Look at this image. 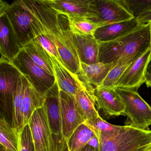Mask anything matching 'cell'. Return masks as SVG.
Returning <instances> with one entry per match:
<instances>
[{
	"mask_svg": "<svg viewBox=\"0 0 151 151\" xmlns=\"http://www.w3.org/2000/svg\"><path fill=\"white\" fill-rule=\"evenodd\" d=\"M53 137L54 151H69L67 140L63 137Z\"/></svg>",
	"mask_w": 151,
	"mask_h": 151,
	"instance_id": "obj_32",
	"label": "cell"
},
{
	"mask_svg": "<svg viewBox=\"0 0 151 151\" xmlns=\"http://www.w3.org/2000/svg\"><path fill=\"white\" fill-rule=\"evenodd\" d=\"M50 56L54 75L59 89L75 97L82 81L77 75L70 72L65 65Z\"/></svg>",
	"mask_w": 151,
	"mask_h": 151,
	"instance_id": "obj_19",
	"label": "cell"
},
{
	"mask_svg": "<svg viewBox=\"0 0 151 151\" xmlns=\"http://www.w3.org/2000/svg\"><path fill=\"white\" fill-rule=\"evenodd\" d=\"M151 151V149H149V150H148V151Z\"/></svg>",
	"mask_w": 151,
	"mask_h": 151,
	"instance_id": "obj_40",
	"label": "cell"
},
{
	"mask_svg": "<svg viewBox=\"0 0 151 151\" xmlns=\"http://www.w3.org/2000/svg\"><path fill=\"white\" fill-rule=\"evenodd\" d=\"M99 62L110 63L128 58L151 48L150 23L121 38L108 42H99Z\"/></svg>",
	"mask_w": 151,
	"mask_h": 151,
	"instance_id": "obj_2",
	"label": "cell"
},
{
	"mask_svg": "<svg viewBox=\"0 0 151 151\" xmlns=\"http://www.w3.org/2000/svg\"><path fill=\"white\" fill-rule=\"evenodd\" d=\"M22 49L35 64L54 76L51 56L40 44L33 40Z\"/></svg>",
	"mask_w": 151,
	"mask_h": 151,
	"instance_id": "obj_23",
	"label": "cell"
},
{
	"mask_svg": "<svg viewBox=\"0 0 151 151\" xmlns=\"http://www.w3.org/2000/svg\"><path fill=\"white\" fill-rule=\"evenodd\" d=\"M68 22L69 28L72 33L91 35L94 33L99 28L106 24L94 22L87 17L80 16L66 15Z\"/></svg>",
	"mask_w": 151,
	"mask_h": 151,
	"instance_id": "obj_26",
	"label": "cell"
},
{
	"mask_svg": "<svg viewBox=\"0 0 151 151\" xmlns=\"http://www.w3.org/2000/svg\"><path fill=\"white\" fill-rule=\"evenodd\" d=\"M9 5L6 1H3L2 0L0 1V16L5 14Z\"/></svg>",
	"mask_w": 151,
	"mask_h": 151,
	"instance_id": "obj_34",
	"label": "cell"
},
{
	"mask_svg": "<svg viewBox=\"0 0 151 151\" xmlns=\"http://www.w3.org/2000/svg\"><path fill=\"white\" fill-rule=\"evenodd\" d=\"M145 77H151V58L148 63L146 70Z\"/></svg>",
	"mask_w": 151,
	"mask_h": 151,
	"instance_id": "obj_35",
	"label": "cell"
},
{
	"mask_svg": "<svg viewBox=\"0 0 151 151\" xmlns=\"http://www.w3.org/2000/svg\"><path fill=\"white\" fill-rule=\"evenodd\" d=\"M94 4L96 12L94 22L107 25L135 17L121 0H94Z\"/></svg>",
	"mask_w": 151,
	"mask_h": 151,
	"instance_id": "obj_9",
	"label": "cell"
},
{
	"mask_svg": "<svg viewBox=\"0 0 151 151\" xmlns=\"http://www.w3.org/2000/svg\"><path fill=\"white\" fill-rule=\"evenodd\" d=\"M19 145L18 151H36L30 127L26 124L19 133Z\"/></svg>",
	"mask_w": 151,
	"mask_h": 151,
	"instance_id": "obj_30",
	"label": "cell"
},
{
	"mask_svg": "<svg viewBox=\"0 0 151 151\" xmlns=\"http://www.w3.org/2000/svg\"><path fill=\"white\" fill-rule=\"evenodd\" d=\"M151 58L150 49L128 67L118 80L116 87L138 89L145 83L146 70Z\"/></svg>",
	"mask_w": 151,
	"mask_h": 151,
	"instance_id": "obj_12",
	"label": "cell"
},
{
	"mask_svg": "<svg viewBox=\"0 0 151 151\" xmlns=\"http://www.w3.org/2000/svg\"><path fill=\"white\" fill-rule=\"evenodd\" d=\"M94 95L97 109L108 117L123 115L125 106L117 88L95 87Z\"/></svg>",
	"mask_w": 151,
	"mask_h": 151,
	"instance_id": "obj_11",
	"label": "cell"
},
{
	"mask_svg": "<svg viewBox=\"0 0 151 151\" xmlns=\"http://www.w3.org/2000/svg\"><path fill=\"white\" fill-rule=\"evenodd\" d=\"M116 62L104 63L99 62L86 64L80 62V73L78 77L88 91L94 93L95 87L101 86L109 71Z\"/></svg>",
	"mask_w": 151,
	"mask_h": 151,
	"instance_id": "obj_15",
	"label": "cell"
},
{
	"mask_svg": "<svg viewBox=\"0 0 151 151\" xmlns=\"http://www.w3.org/2000/svg\"><path fill=\"white\" fill-rule=\"evenodd\" d=\"M150 23V32H151V48H150V50L151 51V22Z\"/></svg>",
	"mask_w": 151,
	"mask_h": 151,
	"instance_id": "obj_39",
	"label": "cell"
},
{
	"mask_svg": "<svg viewBox=\"0 0 151 151\" xmlns=\"http://www.w3.org/2000/svg\"><path fill=\"white\" fill-rule=\"evenodd\" d=\"M6 14L0 16V52L1 57L11 62L22 50Z\"/></svg>",
	"mask_w": 151,
	"mask_h": 151,
	"instance_id": "obj_16",
	"label": "cell"
},
{
	"mask_svg": "<svg viewBox=\"0 0 151 151\" xmlns=\"http://www.w3.org/2000/svg\"><path fill=\"white\" fill-rule=\"evenodd\" d=\"M29 124L36 151H54V140L44 106L34 112Z\"/></svg>",
	"mask_w": 151,
	"mask_h": 151,
	"instance_id": "obj_7",
	"label": "cell"
},
{
	"mask_svg": "<svg viewBox=\"0 0 151 151\" xmlns=\"http://www.w3.org/2000/svg\"><path fill=\"white\" fill-rule=\"evenodd\" d=\"M145 24L139 22L134 17L128 21L101 26L95 32L94 37L99 42H108L121 38L143 27Z\"/></svg>",
	"mask_w": 151,
	"mask_h": 151,
	"instance_id": "obj_14",
	"label": "cell"
},
{
	"mask_svg": "<svg viewBox=\"0 0 151 151\" xmlns=\"http://www.w3.org/2000/svg\"><path fill=\"white\" fill-rule=\"evenodd\" d=\"M0 151H6V150H5V149H3L2 147H0Z\"/></svg>",
	"mask_w": 151,
	"mask_h": 151,
	"instance_id": "obj_38",
	"label": "cell"
},
{
	"mask_svg": "<svg viewBox=\"0 0 151 151\" xmlns=\"http://www.w3.org/2000/svg\"><path fill=\"white\" fill-rule=\"evenodd\" d=\"M30 11L42 26L47 37L57 47L66 68L75 75H80V61L70 28H62L59 14L53 9L46 0L24 1Z\"/></svg>",
	"mask_w": 151,
	"mask_h": 151,
	"instance_id": "obj_1",
	"label": "cell"
},
{
	"mask_svg": "<svg viewBox=\"0 0 151 151\" xmlns=\"http://www.w3.org/2000/svg\"><path fill=\"white\" fill-rule=\"evenodd\" d=\"M123 5L137 17L146 12L151 11V0H121Z\"/></svg>",
	"mask_w": 151,
	"mask_h": 151,
	"instance_id": "obj_29",
	"label": "cell"
},
{
	"mask_svg": "<svg viewBox=\"0 0 151 151\" xmlns=\"http://www.w3.org/2000/svg\"><path fill=\"white\" fill-rule=\"evenodd\" d=\"M27 85L24 96L22 114L24 124H29L32 114L37 109L44 106L45 94L40 93L27 79Z\"/></svg>",
	"mask_w": 151,
	"mask_h": 151,
	"instance_id": "obj_22",
	"label": "cell"
},
{
	"mask_svg": "<svg viewBox=\"0 0 151 151\" xmlns=\"http://www.w3.org/2000/svg\"><path fill=\"white\" fill-rule=\"evenodd\" d=\"M85 123L93 129L96 133L99 132L106 133H112L119 130L123 127V126L111 124L103 120L100 116L93 122Z\"/></svg>",
	"mask_w": 151,
	"mask_h": 151,
	"instance_id": "obj_31",
	"label": "cell"
},
{
	"mask_svg": "<svg viewBox=\"0 0 151 151\" xmlns=\"http://www.w3.org/2000/svg\"><path fill=\"white\" fill-rule=\"evenodd\" d=\"M80 61L86 64L99 63V43L94 36L72 33Z\"/></svg>",
	"mask_w": 151,
	"mask_h": 151,
	"instance_id": "obj_17",
	"label": "cell"
},
{
	"mask_svg": "<svg viewBox=\"0 0 151 151\" xmlns=\"http://www.w3.org/2000/svg\"><path fill=\"white\" fill-rule=\"evenodd\" d=\"M75 98L78 109L85 119V122H93L100 116L96 108L94 93L88 91L82 81Z\"/></svg>",
	"mask_w": 151,
	"mask_h": 151,
	"instance_id": "obj_20",
	"label": "cell"
},
{
	"mask_svg": "<svg viewBox=\"0 0 151 151\" xmlns=\"http://www.w3.org/2000/svg\"><path fill=\"white\" fill-rule=\"evenodd\" d=\"M22 74L9 61L1 57L0 60L1 105L5 113L12 110L13 97L17 82Z\"/></svg>",
	"mask_w": 151,
	"mask_h": 151,
	"instance_id": "obj_8",
	"label": "cell"
},
{
	"mask_svg": "<svg viewBox=\"0 0 151 151\" xmlns=\"http://www.w3.org/2000/svg\"><path fill=\"white\" fill-rule=\"evenodd\" d=\"M0 145L6 151L19 150V133L2 114L0 119Z\"/></svg>",
	"mask_w": 151,
	"mask_h": 151,
	"instance_id": "obj_24",
	"label": "cell"
},
{
	"mask_svg": "<svg viewBox=\"0 0 151 151\" xmlns=\"http://www.w3.org/2000/svg\"><path fill=\"white\" fill-rule=\"evenodd\" d=\"M97 134L86 123L79 125L67 140L69 151H80Z\"/></svg>",
	"mask_w": 151,
	"mask_h": 151,
	"instance_id": "obj_25",
	"label": "cell"
},
{
	"mask_svg": "<svg viewBox=\"0 0 151 151\" xmlns=\"http://www.w3.org/2000/svg\"><path fill=\"white\" fill-rule=\"evenodd\" d=\"M46 1L60 15L84 16L89 19L93 15V0H46Z\"/></svg>",
	"mask_w": 151,
	"mask_h": 151,
	"instance_id": "obj_18",
	"label": "cell"
},
{
	"mask_svg": "<svg viewBox=\"0 0 151 151\" xmlns=\"http://www.w3.org/2000/svg\"><path fill=\"white\" fill-rule=\"evenodd\" d=\"M11 62L43 95L55 82L54 76L35 64L22 49Z\"/></svg>",
	"mask_w": 151,
	"mask_h": 151,
	"instance_id": "obj_6",
	"label": "cell"
},
{
	"mask_svg": "<svg viewBox=\"0 0 151 151\" xmlns=\"http://www.w3.org/2000/svg\"><path fill=\"white\" fill-rule=\"evenodd\" d=\"M145 84L148 87H151V77H145Z\"/></svg>",
	"mask_w": 151,
	"mask_h": 151,
	"instance_id": "obj_37",
	"label": "cell"
},
{
	"mask_svg": "<svg viewBox=\"0 0 151 151\" xmlns=\"http://www.w3.org/2000/svg\"><path fill=\"white\" fill-rule=\"evenodd\" d=\"M96 134L98 151H147L151 148V130L124 125L112 133Z\"/></svg>",
	"mask_w": 151,
	"mask_h": 151,
	"instance_id": "obj_3",
	"label": "cell"
},
{
	"mask_svg": "<svg viewBox=\"0 0 151 151\" xmlns=\"http://www.w3.org/2000/svg\"><path fill=\"white\" fill-rule=\"evenodd\" d=\"M139 22L146 24L151 22V11L146 12L137 17Z\"/></svg>",
	"mask_w": 151,
	"mask_h": 151,
	"instance_id": "obj_33",
	"label": "cell"
},
{
	"mask_svg": "<svg viewBox=\"0 0 151 151\" xmlns=\"http://www.w3.org/2000/svg\"><path fill=\"white\" fill-rule=\"evenodd\" d=\"M60 99L63 135L68 140L76 129L86 121L78 109L75 97L60 89Z\"/></svg>",
	"mask_w": 151,
	"mask_h": 151,
	"instance_id": "obj_10",
	"label": "cell"
},
{
	"mask_svg": "<svg viewBox=\"0 0 151 151\" xmlns=\"http://www.w3.org/2000/svg\"><path fill=\"white\" fill-rule=\"evenodd\" d=\"M125 106L124 125L149 130L151 125V107L138 92L137 88L116 87Z\"/></svg>",
	"mask_w": 151,
	"mask_h": 151,
	"instance_id": "obj_4",
	"label": "cell"
},
{
	"mask_svg": "<svg viewBox=\"0 0 151 151\" xmlns=\"http://www.w3.org/2000/svg\"><path fill=\"white\" fill-rule=\"evenodd\" d=\"M44 106L53 136L63 137L62 132L60 89L55 80L54 84L45 93Z\"/></svg>",
	"mask_w": 151,
	"mask_h": 151,
	"instance_id": "obj_13",
	"label": "cell"
},
{
	"mask_svg": "<svg viewBox=\"0 0 151 151\" xmlns=\"http://www.w3.org/2000/svg\"><path fill=\"white\" fill-rule=\"evenodd\" d=\"M27 82L26 78L22 74L18 79L13 97L12 125L18 133L22 130L24 126L22 114V104Z\"/></svg>",
	"mask_w": 151,
	"mask_h": 151,
	"instance_id": "obj_21",
	"label": "cell"
},
{
	"mask_svg": "<svg viewBox=\"0 0 151 151\" xmlns=\"http://www.w3.org/2000/svg\"><path fill=\"white\" fill-rule=\"evenodd\" d=\"M22 48L34 39L32 23L35 20L24 1H16L5 13Z\"/></svg>",
	"mask_w": 151,
	"mask_h": 151,
	"instance_id": "obj_5",
	"label": "cell"
},
{
	"mask_svg": "<svg viewBox=\"0 0 151 151\" xmlns=\"http://www.w3.org/2000/svg\"><path fill=\"white\" fill-rule=\"evenodd\" d=\"M34 18L35 20L32 23V31L34 36L33 40L40 44L50 56L54 57L59 62L64 65L59 54L57 47L45 34L39 22L35 17Z\"/></svg>",
	"mask_w": 151,
	"mask_h": 151,
	"instance_id": "obj_28",
	"label": "cell"
},
{
	"mask_svg": "<svg viewBox=\"0 0 151 151\" xmlns=\"http://www.w3.org/2000/svg\"><path fill=\"white\" fill-rule=\"evenodd\" d=\"M80 151H97V150L93 147L88 145L85 146Z\"/></svg>",
	"mask_w": 151,
	"mask_h": 151,
	"instance_id": "obj_36",
	"label": "cell"
},
{
	"mask_svg": "<svg viewBox=\"0 0 151 151\" xmlns=\"http://www.w3.org/2000/svg\"><path fill=\"white\" fill-rule=\"evenodd\" d=\"M146 52L139 53L131 57L122 58L118 60L116 62V65L109 71L101 86L116 88V84L118 80L128 67L133 62L141 57Z\"/></svg>",
	"mask_w": 151,
	"mask_h": 151,
	"instance_id": "obj_27",
	"label": "cell"
}]
</instances>
